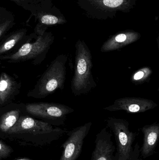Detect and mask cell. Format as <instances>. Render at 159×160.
<instances>
[{
	"mask_svg": "<svg viewBox=\"0 0 159 160\" xmlns=\"http://www.w3.org/2000/svg\"><path fill=\"white\" fill-rule=\"evenodd\" d=\"M28 30L21 28L7 34L0 40V57L7 52L20 43L23 42L27 36Z\"/></svg>",
	"mask_w": 159,
	"mask_h": 160,
	"instance_id": "obj_13",
	"label": "cell"
},
{
	"mask_svg": "<svg viewBox=\"0 0 159 160\" xmlns=\"http://www.w3.org/2000/svg\"><path fill=\"white\" fill-rule=\"evenodd\" d=\"M15 160H32L28 158H21L17 159H16Z\"/></svg>",
	"mask_w": 159,
	"mask_h": 160,
	"instance_id": "obj_20",
	"label": "cell"
},
{
	"mask_svg": "<svg viewBox=\"0 0 159 160\" xmlns=\"http://www.w3.org/2000/svg\"><path fill=\"white\" fill-rule=\"evenodd\" d=\"M106 123L115 140V160H140V146L137 142L133 147L136 134L131 131L129 121L123 118L109 117Z\"/></svg>",
	"mask_w": 159,
	"mask_h": 160,
	"instance_id": "obj_5",
	"label": "cell"
},
{
	"mask_svg": "<svg viewBox=\"0 0 159 160\" xmlns=\"http://www.w3.org/2000/svg\"><path fill=\"white\" fill-rule=\"evenodd\" d=\"M67 60L66 54L58 55L41 76L33 88L28 92L27 96L36 99L44 98L57 89L62 90L66 79Z\"/></svg>",
	"mask_w": 159,
	"mask_h": 160,
	"instance_id": "obj_4",
	"label": "cell"
},
{
	"mask_svg": "<svg viewBox=\"0 0 159 160\" xmlns=\"http://www.w3.org/2000/svg\"><path fill=\"white\" fill-rule=\"evenodd\" d=\"M152 74L153 70L151 68L145 67L134 72L131 77V81L134 84H142L147 81Z\"/></svg>",
	"mask_w": 159,
	"mask_h": 160,
	"instance_id": "obj_16",
	"label": "cell"
},
{
	"mask_svg": "<svg viewBox=\"0 0 159 160\" xmlns=\"http://www.w3.org/2000/svg\"><path fill=\"white\" fill-rule=\"evenodd\" d=\"M112 137L113 134L106 128L97 134L95 148L90 160H115L116 147Z\"/></svg>",
	"mask_w": 159,
	"mask_h": 160,
	"instance_id": "obj_9",
	"label": "cell"
},
{
	"mask_svg": "<svg viewBox=\"0 0 159 160\" xmlns=\"http://www.w3.org/2000/svg\"><path fill=\"white\" fill-rule=\"evenodd\" d=\"M25 111L31 116L57 127L64 125L67 115L74 110L64 104L40 102L25 104Z\"/></svg>",
	"mask_w": 159,
	"mask_h": 160,
	"instance_id": "obj_6",
	"label": "cell"
},
{
	"mask_svg": "<svg viewBox=\"0 0 159 160\" xmlns=\"http://www.w3.org/2000/svg\"><path fill=\"white\" fill-rule=\"evenodd\" d=\"M21 83L5 72L0 74V108L12 102L19 93Z\"/></svg>",
	"mask_w": 159,
	"mask_h": 160,
	"instance_id": "obj_11",
	"label": "cell"
},
{
	"mask_svg": "<svg viewBox=\"0 0 159 160\" xmlns=\"http://www.w3.org/2000/svg\"><path fill=\"white\" fill-rule=\"evenodd\" d=\"M66 131L25 114L8 132L5 140L22 145L42 147L57 141Z\"/></svg>",
	"mask_w": 159,
	"mask_h": 160,
	"instance_id": "obj_1",
	"label": "cell"
},
{
	"mask_svg": "<svg viewBox=\"0 0 159 160\" xmlns=\"http://www.w3.org/2000/svg\"><path fill=\"white\" fill-rule=\"evenodd\" d=\"M34 32L27 35L24 43L15 52L7 53L0 57V61L8 63H17L31 61L34 65L41 63L54 41L51 33L46 32L42 35L36 34L34 41Z\"/></svg>",
	"mask_w": 159,
	"mask_h": 160,
	"instance_id": "obj_2",
	"label": "cell"
},
{
	"mask_svg": "<svg viewBox=\"0 0 159 160\" xmlns=\"http://www.w3.org/2000/svg\"><path fill=\"white\" fill-rule=\"evenodd\" d=\"M91 126L92 123L88 122L68 132V138L62 146L63 151L59 160H77Z\"/></svg>",
	"mask_w": 159,
	"mask_h": 160,
	"instance_id": "obj_7",
	"label": "cell"
},
{
	"mask_svg": "<svg viewBox=\"0 0 159 160\" xmlns=\"http://www.w3.org/2000/svg\"><path fill=\"white\" fill-rule=\"evenodd\" d=\"M137 39V36L134 34H119L103 44L101 48V52H105L117 50L133 43Z\"/></svg>",
	"mask_w": 159,
	"mask_h": 160,
	"instance_id": "obj_14",
	"label": "cell"
},
{
	"mask_svg": "<svg viewBox=\"0 0 159 160\" xmlns=\"http://www.w3.org/2000/svg\"><path fill=\"white\" fill-rule=\"evenodd\" d=\"M157 104L151 100L140 98H124L117 99L112 105L104 108L109 112L124 111L128 113L144 112L154 109Z\"/></svg>",
	"mask_w": 159,
	"mask_h": 160,
	"instance_id": "obj_8",
	"label": "cell"
},
{
	"mask_svg": "<svg viewBox=\"0 0 159 160\" xmlns=\"http://www.w3.org/2000/svg\"><path fill=\"white\" fill-rule=\"evenodd\" d=\"M14 2L25 10L30 11L31 15L35 13L44 0H9Z\"/></svg>",
	"mask_w": 159,
	"mask_h": 160,
	"instance_id": "obj_17",
	"label": "cell"
},
{
	"mask_svg": "<svg viewBox=\"0 0 159 160\" xmlns=\"http://www.w3.org/2000/svg\"><path fill=\"white\" fill-rule=\"evenodd\" d=\"M11 147L0 140V160L7 158L13 152Z\"/></svg>",
	"mask_w": 159,
	"mask_h": 160,
	"instance_id": "obj_18",
	"label": "cell"
},
{
	"mask_svg": "<svg viewBox=\"0 0 159 160\" xmlns=\"http://www.w3.org/2000/svg\"><path fill=\"white\" fill-rule=\"evenodd\" d=\"M143 142L140 148L141 156L145 159L153 155L159 140V124L155 123L146 125L142 128Z\"/></svg>",
	"mask_w": 159,
	"mask_h": 160,
	"instance_id": "obj_12",
	"label": "cell"
},
{
	"mask_svg": "<svg viewBox=\"0 0 159 160\" xmlns=\"http://www.w3.org/2000/svg\"><path fill=\"white\" fill-rule=\"evenodd\" d=\"M123 0H103V3L106 6L115 8L119 6L123 2Z\"/></svg>",
	"mask_w": 159,
	"mask_h": 160,
	"instance_id": "obj_19",
	"label": "cell"
},
{
	"mask_svg": "<svg viewBox=\"0 0 159 160\" xmlns=\"http://www.w3.org/2000/svg\"><path fill=\"white\" fill-rule=\"evenodd\" d=\"M26 113L25 104L22 103L11 102L0 108V138L5 140L10 129Z\"/></svg>",
	"mask_w": 159,
	"mask_h": 160,
	"instance_id": "obj_10",
	"label": "cell"
},
{
	"mask_svg": "<svg viewBox=\"0 0 159 160\" xmlns=\"http://www.w3.org/2000/svg\"><path fill=\"white\" fill-rule=\"evenodd\" d=\"M15 24L13 13L5 8L0 7V40L8 33Z\"/></svg>",
	"mask_w": 159,
	"mask_h": 160,
	"instance_id": "obj_15",
	"label": "cell"
},
{
	"mask_svg": "<svg viewBox=\"0 0 159 160\" xmlns=\"http://www.w3.org/2000/svg\"><path fill=\"white\" fill-rule=\"evenodd\" d=\"M74 73L72 80V92L75 96L89 93L97 86L93 78L91 52L86 43L78 41L76 44Z\"/></svg>",
	"mask_w": 159,
	"mask_h": 160,
	"instance_id": "obj_3",
	"label": "cell"
}]
</instances>
